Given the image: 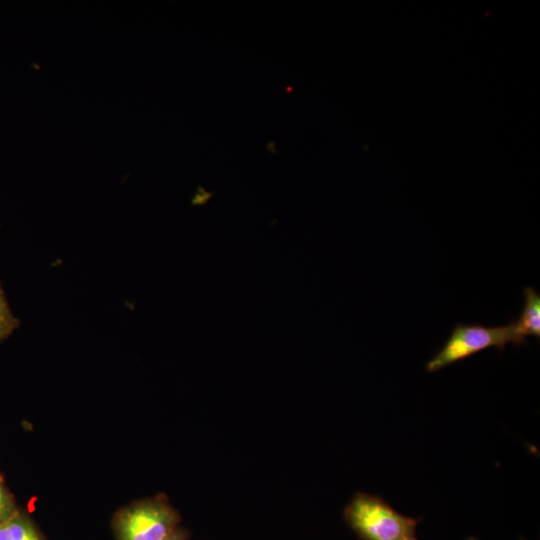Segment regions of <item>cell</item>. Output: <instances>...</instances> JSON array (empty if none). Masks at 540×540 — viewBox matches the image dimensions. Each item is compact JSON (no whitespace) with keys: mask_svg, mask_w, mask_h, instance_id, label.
Here are the masks:
<instances>
[{"mask_svg":"<svg viewBox=\"0 0 540 540\" xmlns=\"http://www.w3.org/2000/svg\"><path fill=\"white\" fill-rule=\"evenodd\" d=\"M468 540H476V539H475V538H473V537H470V538H469Z\"/></svg>","mask_w":540,"mask_h":540,"instance_id":"9","label":"cell"},{"mask_svg":"<svg viewBox=\"0 0 540 540\" xmlns=\"http://www.w3.org/2000/svg\"><path fill=\"white\" fill-rule=\"evenodd\" d=\"M17 512L11 496L0 482V524L11 518Z\"/></svg>","mask_w":540,"mask_h":540,"instance_id":"7","label":"cell"},{"mask_svg":"<svg viewBox=\"0 0 540 540\" xmlns=\"http://www.w3.org/2000/svg\"><path fill=\"white\" fill-rule=\"evenodd\" d=\"M19 325L0 287V341L8 337Z\"/></svg>","mask_w":540,"mask_h":540,"instance_id":"6","label":"cell"},{"mask_svg":"<svg viewBox=\"0 0 540 540\" xmlns=\"http://www.w3.org/2000/svg\"><path fill=\"white\" fill-rule=\"evenodd\" d=\"M344 516L363 540H417L418 520L400 514L375 495L357 493Z\"/></svg>","mask_w":540,"mask_h":540,"instance_id":"1","label":"cell"},{"mask_svg":"<svg viewBox=\"0 0 540 540\" xmlns=\"http://www.w3.org/2000/svg\"><path fill=\"white\" fill-rule=\"evenodd\" d=\"M0 540H45L28 517L17 512L0 524Z\"/></svg>","mask_w":540,"mask_h":540,"instance_id":"5","label":"cell"},{"mask_svg":"<svg viewBox=\"0 0 540 540\" xmlns=\"http://www.w3.org/2000/svg\"><path fill=\"white\" fill-rule=\"evenodd\" d=\"M177 521L175 511L165 501L153 499L120 511L114 528L118 540H164L175 531Z\"/></svg>","mask_w":540,"mask_h":540,"instance_id":"3","label":"cell"},{"mask_svg":"<svg viewBox=\"0 0 540 540\" xmlns=\"http://www.w3.org/2000/svg\"><path fill=\"white\" fill-rule=\"evenodd\" d=\"M526 342L515 325L487 327L482 324H457L444 346L426 364L428 372L438 371L489 347L503 352L508 343L521 345Z\"/></svg>","mask_w":540,"mask_h":540,"instance_id":"2","label":"cell"},{"mask_svg":"<svg viewBox=\"0 0 540 540\" xmlns=\"http://www.w3.org/2000/svg\"><path fill=\"white\" fill-rule=\"evenodd\" d=\"M524 293V306L517 320L516 328L519 334L526 339L527 336L540 338V294L533 287H526Z\"/></svg>","mask_w":540,"mask_h":540,"instance_id":"4","label":"cell"},{"mask_svg":"<svg viewBox=\"0 0 540 540\" xmlns=\"http://www.w3.org/2000/svg\"><path fill=\"white\" fill-rule=\"evenodd\" d=\"M164 540H184V534L181 531L175 530Z\"/></svg>","mask_w":540,"mask_h":540,"instance_id":"8","label":"cell"}]
</instances>
